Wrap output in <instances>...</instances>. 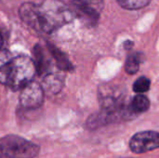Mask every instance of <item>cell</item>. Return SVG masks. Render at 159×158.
Segmentation results:
<instances>
[{"label": "cell", "instance_id": "obj_4", "mask_svg": "<svg viewBox=\"0 0 159 158\" xmlns=\"http://www.w3.org/2000/svg\"><path fill=\"white\" fill-rule=\"evenodd\" d=\"M159 148V132L145 130L134 134L129 141V149L134 154H144Z\"/></svg>", "mask_w": 159, "mask_h": 158}, {"label": "cell", "instance_id": "obj_6", "mask_svg": "<svg viewBox=\"0 0 159 158\" xmlns=\"http://www.w3.org/2000/svg\"><path fill=\"white\" fill-rule=\"evenodd\" d=\"M70 8L74 17L78 18L88 26H94L99 20L98 11L86 1L73 0L70 4Z\"/></svg>", "mask_w": 159, "mask_h": 158}, {"label": "cell", "instance_id": "obj_12", "mask_svg": "<svg viewBox=\"0 0 159 158\" xmlns=\"http://www.w3.org/2000/svg\"><path fill=\"white\" fill-rule=\"evenodd\" d=\"M142 54L140 53H136V54H131L129 55V57L127 58L126 63H125V70L128 74H136L139 71V67L142 61Z\"/></svg>", "mask_w": 159, "mask_h": 158}, {"label": "cell", "instance_id": "obj_14", "mask_svg": "<svg viewBox=\"0 0 159 158\" xmlns=\"http://www.w3.org/2000/svg\"><path fill=\"white\" fill-rule=\"evenodd\" d=\"M150 86H151L150 80L144 76H142L135 81L133 85V90L137 93H144L149 90Z\"/></svg>", "mask_w": 159, "mask_h": 158}, {"label": "cell", "instance_id": "obj_3", "mask_svg": "<svg viewBox=\"0 0 159 158\" xmlns=\"http://www.w3.org/2000/svg\"><path fill=\"white\" fill-rule=\"evenodd\" d=\"M40 148L34 142L18 135L0 138V158H34Z\"/></svg>", "mask_w": 159, "mask_h": 158}, {"label": "cell", "instance_id": "obj_5", "mask_svg": "<svg viewBox=\"0 0 159 158\" xmlns=\"http://www.w3.org/2000/svg\"><path fill=\"white\" fill-rule=\"evenodd\" d=\"M20 103L21 107L28 110H34L44 102V88L41 84L31 81L20 89Z\"/></svg>", "mask_w": 159, "mask_h": 158}, {"label": "cell", "instance_id": "obj_7", "mask_svg": "<svg viewBox=\"0 0 159 158\" xmlns=\"http://www.w3.org/2000/svg\"><path fill=\"white\" fill-rule=\"evenodd\" d=\"M47 47L52 58L55 60L56 65L58 66L60 70L65 71V72H71L74 70L73 64L71 63L67 55L64 52H62L61 49H59L55 45L51 43H47Z\"/></svg>", "mask_w": 159, "mask_h": 158}, {"label": "cell", "instance_id": "obj_2", "mask_svg": "<svg viewBox=\"0 0 159 158\" xmlns=\"http://www.w3.org/2000/svg\"><path fill=\"white\" fill-rule=\"evenodd\" d=\"M36 74L34 61L26 55L13 56L7 66L6 86L13 90H20L33 81Z\"/></svg>", "mask_w": 159, "mask_h": 158}, {"label": "cell", "instance_id": "obj_15", "mask_svg": "<svg viewBox=\"0 0 159 158\" xmlns=\"http://www.w3.org/2000/svg\"><path fill=\"white\" fill-rule=\"evenodd\" d=\"M2 43H3V38H2V35H1V33H0V47L2 46Z\"/></svg>", "mask_w": 159, "mask_h": 158}, {"label": "cell", "instance_id": "obj_11", "mask_svg": "<svg viewBox=\"0 0 159 158\" xmlns=\"http://www.w3.org/2000/svg\"><path fill=\"white\" fill-rule=\"evenodd\" d=\"M13 55L7 49H0V83L6 86L7 64Z\"/></svg>", "mask_w": 159, "mask_h": 158}, {"label": "cell", "instance_id": "obj_10", "mask_svg": "<svg viewBox=\"0 0 159 158\" xmlns=\"http://www.w3.org/2000/svg\"><path fill=\"white\" fill-rule=\"evenodd\" d=\"M149 107H150V102H149L148 98L143 95H141V94L135 96L132 99V101L129 106V110L131 111V113L134 115L146 112L149 109Z\"/></svg>", "mask_w": 159, "mask_h": 158}, {"label": "cell", "instance_id": "obj_8", "mask_svg": "<svg viewBox=\"0 0 159 158\" xmlns=\"http://www.w3.org/2000/svg\"><path fill=\"white\" fill-rule=\"evenodd\" d=\"M63 83H64L63 75L60 74L48 73L47 74H45V77L43 79V84L41 85L44 90L52 94H56L61 91V89L63 87Z\"/></svg>", "mask_w": 159, "mask_h": 158}, {"label": "cell", "instance_id": "obj_1", "mask_svg": "<svg viewBox=\"0 0 159 158\" xmlns=\"http://www.w3.org/2000/svg\"><path fill=\"white\" fill-rule=\"evenodd\" d=\"M20 18L33 29L51 34L74 19L70 7L61 0H44L41 4L26 2L19 9Z\"/></svg>", "mask_w": 159, "mask_h": 158}, {"label": "cell", "instance_id": "obj_13", "mask_svg": "<svg viewBox=\"0 0 159 158\" xmlns=\"http://www.w3.org/2000/svg\"><path fill=\"white\" fill-rule=\"evenodd\" d=\"M119 5L127 9H140L146 7L151 0H117Z\"/></svg>", "mask_w": 159, "mask_h": 158}, {"label": "cell", "instance_id": "obj_9", "mask_svg": "<svg viewBox=\"0 0 159 158\" xmlns=\"http://www.w3.org/2000/svg\"><path fill=\"white\" fill-rule=\"evenodd\" d=\"M34 63L36 69V74L39 75L47 74L48 70V61L46 59L44 49L40 45H35L34 48Z\"/></svg>", "mask_w": 159, "mask_h": 158}]
</instances>
